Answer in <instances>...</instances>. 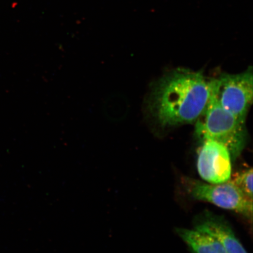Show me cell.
Instances as JSON below:
<instances>
[{"instance_id":"6da1fadb","label":"cell","mask_w":253,"mask_h":253,"mask_svg":"<svg viewBox=\"0 0 253 253\" xmlns=\"http://www.w3.org/2000/svg\"><path fill=\"white\" fill-rule=\"evenodd\" d=\"M210 99V82L203 73L178 69L164 76L152 94V113L163 126L195 123Z\"/></svg>"},{"instance_id":"7a4b0ae2","label":"cell","mask_w":253,"mask_h":253,"mask_svg":"<svg viewBox=\"0 0 253 253\" xmlns=\"http://www.w3.org/2000/svg\"><path fill=\"white\" fill-rule=\"evenodd\" d=\"M195 124V133L201 141L222 144L229 150L232 161L244 150L248 139L245 122L223 109L211 97Z\"/></svg>"},{"instance_id":"3957f363","label":"cell","mask_w":253,"mask_h":253,"mask_svg":"<svg viewBox=\"0 0 253 253\" xmlns=\"http://www.w3.org/2000/svg\"><path fill=\"white\" fill-rule=\"evenodd\" d=\"M210 82V97L227 112L245 122L253 102L252 68L237 74H221Z\"/></svg>"},{"instance_id":"277c9868","label":"cell","mask_w":253,"mask_h":253,"mask_svg":"<svg viewBox=\"0 0 253 253\" xmlns=\"http://www.w3.org/2000/svg\"><path fill=\"white\" fill-rule=\"evenodd\" d=\"M182 183L193 198L235 211L252 220L253 200L247 198L230 179L225 182L211 184L185 177Z\"/></svg>"},{"instance_id":"5b68a950","label":"cell","mask_w":253,"mask_h":253,"mask_svg":"<svg viewBox=\"0 0 253 253\" xmlns=\"http://www.w3.org/2000/svg\"><path fill=\"white\" fill-rule=\"evenodd\" d=\"M198 154L199 175L211 184L227 182L232 175V157L227 148L217 142L201 141Z\"/></svg>"},{"instance_id":"8992f818","label":"cell","mask_w":253,"mask_h":253,"mask_svg":"<svg viewBox=\"0 0 253 253\" xmlns=\"http://www.w3.org/2000/svg\"><path fill=\"white\" fill-rule=\"evenodd\" d=\"M194 227L199 232L213 237L228 253H248L229 223L219 215L205 211L196 217Z\"/></svg>"},{"instance_id":"52a82bcc","label":"cell","mask_w":253,"mask_h":253,"mask_svg":"<svg viewBox=\"0 0 253 253\" xmlns=\"http://www.w3.org/2000/svg\"><path fill=\"white\" fill-rule=\"evenodd\" d=\"M178 236L194 253H228L213 237L199 231L176 229Z\"/></svg>"},{"instance_id":"ba28073f","label":"cell","mask_w":253,"mask_h":253,"mask_svg":"<svg viewBox=\"0 0 253 253\" xmlns=\"http://www.w3.org/2000/svg\"><path fill=\"white\" fill-rule=\"evenodd\" d=\"M247 198L253 200V169H250L235 174L231 179Z\"/></svg>"}]
</instances>
